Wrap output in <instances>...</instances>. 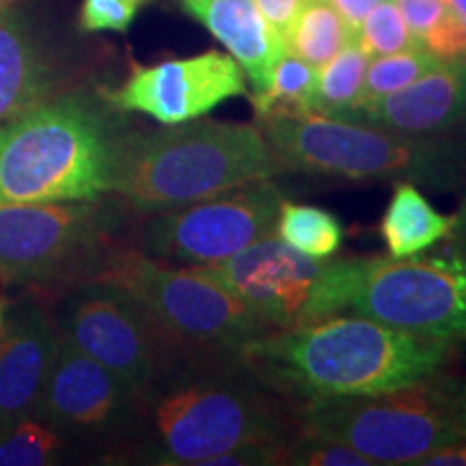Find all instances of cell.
Instances as JSON below:
<instances>
[{"mask_svg":"<svg viewBox=\"0 0 466 466\" xmlns=\"http://www.w3.org/2000/svg\"><path fill=\"white\" fill-rule=\"evenodd\" d=\"M453 343L365 316H326L268 333L242 350L250 370L294 401L371 395L441 374Z\"/></svg>","mask_w":466,"mask_h":466,"instance_id":"obj_1","label":"cell"},{"mask_svg":"<svg viewBox=\"0 0 466 466\" xmlns=\"http://www.w3.org/2000/svg\"><path fill=\"white\" fill-rule=\"evenodd\" d=\"M149 451L158 464L208 466L253 442L300 430L299 401L270 389L242 357H186L143 391Z\"/></svg>","mask_w":466,"mask_h":466,"instance_id":"obj_2","label":"cell"},{"mask_svg":"<svg viewBox=\"0 0 466 466\" xmlns=\"http://www.w3.org/2000/svg\"><path fill=\"white\" fill-rule=\"evenodd\" d=\"M281 171L259 126L192 119L116 138L108 192L137 212L158 214L268 182Z\"/></svg>","mask_w":466,"mask_h":466,"instance_id":"obj_3","label":"cell"},{"mask_svg":"<svg viewBox=\"0 0 466 466\" xmlns=\"http://www.w3.org/2000/svg\"><path fill=\"white\" fill-rule=\"evenodd\" d=\"M115 143L80 97L48 100L0 127V206L96 201L110 190Z\"/></svg>","mask_w":466,"mask_h":466,"instance_id":"obj_4","label":"cell"},{"mask_svg":"<svg viewBox=\"0 0 466 466\" xmlns=\"http://www.w3.org/2000/svg\"><path fill=\"white\" fill-rule=\"evenodd\" d=\"M343 311L456 346L466 339V259L451 250L326 259L316 319Z\"/></svg>","mask_w":466,"mask_h":466,"instance_id":"obj_5","label":"cell"},{"mask_svg":"<svg viewBox=\"0 0 466 466\" xmlns=\"http://www.w3.org/2000/svg\"><path fill=\"white\" fill-rule=\"evenodd\" d=\"M91 283L127 296L182 357H242L248 343L272 333L212 277L145 253L115 255Z\"/></svg>","mask_w":466,"mask_h":466,"instance_id":"obj_6","label":"cell"},{"mask_svg":"<svg viewBox=\"0 0 466 466\" xmlns=\"http://www.w3.org/2000/svg\"><path fill=\"white\" fill-rule=\"evenodd\" d=\"M258 121L283 171L432 186L447 182L451 171L450 149L430 137L311 110Z\"/></svg>","mask_w":466,"mask_h":466,"instance_id":"obj_7","label":"cell"},{"mask_svg":"<svg viewBox=\"0 0 466 466\" xmlns=\"http://www.w3.org/2000/svg\"><path fill=\"white\" fill-rule=\"evenodd\" d=\"M453 378L439 374L371 395L300 401V430L339 441L374 464H417L458 436Z\"/></svg>","mask_w":466,"mask_h":466,"instance_id":"obj_8","label":"cell"},{"mask_svg":"<svg viewBox=\"0 0 466 466\" xmlns=\"http://www.w3.org/2000/svg\"><path fill=\"white\" fill-rule=\"evenodd\" d=\"M108 236L93 201L0 206V283L50 285L89 272Z\"/></svg>","mask_w":466,"mask_h":466,"instance_id":"obj_9","label":"cell"},{"mask_svg":"<svg viewBox=\"0 0 466 466\" xmlns=\"http://www.w3.org/2000/svg\"><path fill=\"white\" fill-rule=\"evenodd\" d=\"M281 199V192L268 179L165 209L145 229V255L188 266L218 264L275 233Z\"/></svg>","mask_w":466,"mask_h":466,"instance_id":"obj_10","label":"cell"},{"mask_svg":"<svg viewBox=\"0 0 466 466\" xmlns=\"http://www.w3.org/2000/svg\"><path fill=\"white\" fill-rule=\"evenodd\" d=\"M63 335L121 378L134 398L186 359L127 296L96 283L69 307Z\"/></svg>","mask_w":466,"mask_h":466,"instance_id":"obj_11","label":"cell"},{"mask_svg":"<svg viewBox=\"0 0 466 466\" xmlns=\"http://www.w3.org/2000/svg\"><path fill=\"white\" fill-rule=\"evenodd\" d=\"M190 268L236 294L272 333L316 319L326 259L291 248L277 233L218 264Z\"/></svg>","mask_w":466,"mask_h":466,"instance_id":"obj_12","label":"cell"},{"mask_svg":"<svg viewBox=\"0 0 466 466\" xmlns=\"http://www.w3.org/2000/svg\"><path fill=\"white\" fill-rule=\"evenodd\" d=\"M104 96L116 110L175 126L199 119L231 97L248 96V86L236 58L208 50L156 66H132L126 83Z\"/></svg>","mask_w":466,"mask_h":466,"instance_id":"obj_13","label":"cell"},{"mask_svg":"<svg viewBox=\"0 0 466 466\" xmlns=\"http://www.w3.org/2000/svg\"><path fill=\"white\" fill-rule=\"evenodd\" d=\"M132 398L121 378L61 333L37 406L39 417L61 428L96 430L113 423Z\"/></svg>","mask_w":466,"mask_h":466,"instance_id":"obj_14","label":"cell"},{"mask_svg":"<svg viewBox=\"0 0 466 466\" xmlns=\"http://www.w3.org/2000/svg\"><path fill=\"white\" fill-rule=\"evenodd\" d=\"M58 339L37 305H22L0 324V434L37 412Z\"/></svg>","mask_w":466,"mask_h":466,"instance_id":"obj_15","label":"cell"},{"mask_svg":"<svg viewBox=\"0 0 466 466\" xmlns=\"http://www.w3.org/2000/svg\"><path fill=\"white\" fill-rule=\"evenodd\" d=\"M389 130L434 137L466 119V61H441L404 89L365 104L348 116Z\"/></svg>","mask_w":466,"mask_h":466,"instance_id":"obj_16","label":"cell"},{"mask_svg":"<svg viewBox=\"0 0 466 466\" xmlns=\"http://www.w3.org/2000/svg\"><path fill=\"white\" fill-rule=\"evenodd\" d=\"M182 7L229 50L248 76L253 93L264 91L288 46L264 20L255 0H182Z\"/></svg>","mask_w":466,"mask_h":466,"instance_id":"obj_17","label":"cell"},{"mask_svg":"<svg viewBox=\"0 0 466 466\" xmlns=\"http://www.w3.org/2000/svg\"><path fill=\"white\" fill-rule=\"evenodd\" d=\"M55 83L50 61L31 28L9 5H0V121L48 102Z\"/></svg>","mask_w":466,"mask_h":466,"instance_id":"obj_18","label":"cell"},{"mask_svg":"<svg viewBox=\"0 0 466 466\" xmlns=\"http://www.w3.org/2000/svg\"><path fill=\"white\" fill-rule=\"evenodd\" d=\"M451 217H445L410 182H398L380 220V236L389 258H412L450 236Z\"/></svg>","mask_w":466,"mask_h":466,"instance_id":"obj_19","label":"cell"},{"mask_svg":"<svg viewBox=\"0 0 466 466\" xmlns=\"http://www.w3.org/2000/svg\"><path fill=\"white\" fill-rule=\"evenodd\" d=\"M354 42L357 33L348 26L329 0H305L285 37L289 55L302 58L313 67H322Z\"/></svg>","mask_w":466,"mask_h":466,"instance_id":"obj_20","label":"cell"},{"mask_svg":"<svg viewBox=\"0 0 466 466\" xmlns=\"http://www.w3.org/2000/svg\"><path fill=\"white\" fill-rule=\"evenodd\" d=\"M367 66H370V56L354 42L322 67H318L316 86H313L311 104H309L311 113L348 119L359 106Z\"/></svg>","mask_w":466,"mask_h":466,"instance_id":"obj_21","label":"cell"},{"mask_svg":"<svg viewBox=\"0 0 466 466\" xmlns=\"http://www.w3.org/2000/svg\"><path fill=\"white\" fill-rule=\"evenodd\" d=\"M275 233L291 248L316 259L333 258L343 242L339 218L316 206H302L281 199Z\"/></svg>","mask_w":466,"mask_h":466,"instance_id":"obj_22","label":"cell"},{"mask_svg":"<svg viewBox=\"0 0 466 466\" xmlns=\"http://www.w3.org/2000/svg\"><path fill=\"white\" fill-rule=\"evenodd\" d=\"M316 76L318 67L309 66V63L289 55V52L283 55L266 89L248 96L255 108V116L264 119V116L275 115L309 113Z\"/></svg>","mask_w":466,"mask_h":466,"instance_id":"obj_23","label":"cell"},{"mask_svg":"<svg viewBox=\"0 0 466 466\" xmlns=\"http://www.w3.org/2000/svg\"><path fill=\"white\" fill-rule=\"evenodd\" d=\"M436 63L441 61L430 55L423 46L421 48H412L406 52H395V55L376 56L374 61L367 66L363 91H360V100L357 108L404 89V86L421 78L425 72H430Z\"/></svg>","mask_w":466,"mask_h":466,"instance_id":"obj_24","label":"cell"},{"mask_svg":"<svg viewBox=\"0 0 466 466\" xmlns=\"http://www.w3.org/2000/svg\"><path fill=\"white\" fill-rule=\"evenodd\" d=\"M357 44L370 58L421 48L393 0H382L365 15L357 33Z\"/></svg>","mask_w":466,"mask_h":466,"instance_id":"obj_25","label":"cell"},{"mask_svg":"<svg viewBox=\"0 0 466 466\" xmlns=\"http://www.w3.org/2000/svg\"><path fill=\"white\" fill-rule=\"evenodd\" d=\"M63 441L48 425L31 417L0 434V466H44L55 460Z\"/></svg>","mask_w":466,"mask_h":466,"instance_id":"obj_26","label":"cell"},{"mask_svg":"<svg viewBox=\"0 0 466 466\" xmlns=\"http://www.w3.org/2000/svg\"><path fill=\"white\" fill-rule=\"evenodd\" d=\"M283 466H374L352 447L299 430L285 442Z\"/></svg>","mask_w":466,"mask_h":466,"instance_id":"obj_27","label":"cell"},{"mask_svg":"<svg viewBox=\"0 0 466 466\" xmlns=\"http://www.w3.org/2000/svg\"><path fill=\"white\" fill-rule=\"evenodd\" d=\"M138 0H83L78 14L80 31L126 33L137 17Z\"/></svg>","mask_w":466,"mask_h":466,"instance_id":"obj_28","label":"cell"},{"mask_svg":"<svg viewBox=\"0 0 466 466\" xmlns=\"http://www.w3.org/2000/svg\"><path fill=\"white\" fill-rule=\"evenodd\" d=\"M421 46L439 61H466V22L451 9L425 33Z\"/></svg>","mask_w":466,"mask_h":466,"instance_id":"obj_29","label":"cell"},{"mask_svg":"<svg viewBox=\"0 0 466 466\" xmlns=\"http://www.w3.org/2000/svg\"><path fill=\"white\" fill-rule=\"evenodd\" d=\"M393 3L419 44H421L425 33L450 9L447 0H393Z\"/></svg>","mask_w":466,"mask_h":466,"instance_id":"obj_30","label":"cell"},{"mask_svg":"<svg viewBox=\"0 0 466 466\" xmlns=\"http://www.w3.org/2000/svg\"><path fill=\"white\" fill-rule=\"evenodd\" d=\"M255 5H258L264 20L272 26V31L285 39L305 0H255Z\"/></svg>","mask_w":466,"mask_h":466,"instance_id":"obj_31","label":"cell"},{"mask_svg":"<svg viewBox=\"0 0 466 466\" xmlns=\"http://www.w3.org/2000/svg\"><path fill=\"white\" fill-rule=\"evenodd\" d=\"M417 466H466V436H458L425 453Z\"/></svg>","mask_w":466,"mask_h":466,"instance_id":"obj_32","label":"cell"},{"mask_svg":"<svg viewBox=\"0 0 466 466\" xmlns=\"http://www.w3.org/2000/svg\"><path fill=\"white\" fill-rule=\"evenodd\" d=\"M329 3L333 5V7L337 9V14H339L343 20L348 22V26L352 28L354 33H359L365 15L370 14V11L374 9L378 3H382V0H329Z\"/></svg>","mask_w":466,"mask_h":466,"instance_id":"obj_33","label":"cell"},{"mask_svg":"<svg viewBox=\"0 0 466 466\" xmlns=\"http://www.w3.org/2000/svg\"><path fill=\"white\" fill-rule=\"evenodd\" d=\"M445 240H450L447 250H451V253H456L462 259H466V197L464 201L460 203L458 212L451 217V229Z\"/></svg>","mask_w":466,"mask_h":466,"instance_id":"obj_34","label":"cell"},{"mask_svg":"<svg viewBox=\"0 0 466 466\" xmlns=\"http://www.w3.org/2000/svg\"><path fill=\"white\" fill-rule=\"evenodd\" d=\"M453 406H456L458 432L466 436V382L456 380L453 384Z\"/></svg>","mask_w":466,"mask_h":466,"instance_id":"obj_35","label":"cell"},{"mask_svg":"<svg viewBox=\"0 0 466 466\" xmlns=\"http://www.w3.org/2000/svg\"><path fill=\"white\" fill-rule=\"evenodd\" d=\"M453 14H458L466 22V0H447Z\"/></svg>","mask_w":466,"mask_h":466,"instance_id":"obj_36","label":"cell"},{"mask_svg":"<svg viewBox=\"0 0 466 466\" xmlns=\"http://www.w3.org/2000/svg\"><path fill=\"white\" fill-rule=\"evenodd\" d=\"M5 309H7V305H5V302H0V324H3V319H5Z\"/></svg>","mask_w":466,"mask_h":466,"instance_id":"obj_37","label":"cell"},{"mask_svg":"<svg viewBox=\"0 0 466 466\" xmlns=\"http://www.w3.org/2000/svg\"><path fill=\"white\" fill-rule=\"evenodd\" d=\"M9 3V0H0V5H7Z\"/></svg>","mask_w":466,"mask_h":466,"instance_id":"obj_38","label":"cell"},{"mask_svg":"<svg viewBox=\"0 0 466 466\" xmlns=\"http://www.w3.org/2000/svg\"><path fill=\"white\" fill-rule=\"evenodd\" d=\"M138 3H143V0H138Z\"/></svg>","mask_w":466,"mask_h":466,"instance_id":"obj_39","label":"cell"}]
</instances>
